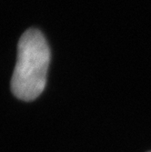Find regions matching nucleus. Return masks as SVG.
Masks as SVG:
<instances>
[{"label":"nucleus","instance_id":"nucleus-1","mask_svg":"<svg viewBox=\"0 0 151 152\" xmlns=\"http://www.w3.org/2000/svg\"><path fill=\"white\" fill-rule=\"evenodd\" d=\"M50 62V49L43 34L26 30L18 45V60L11 79V89L18 99L32 101L45 89Z\"/></svg>","mask_w":151,"mask_h":152}]
</instances>
